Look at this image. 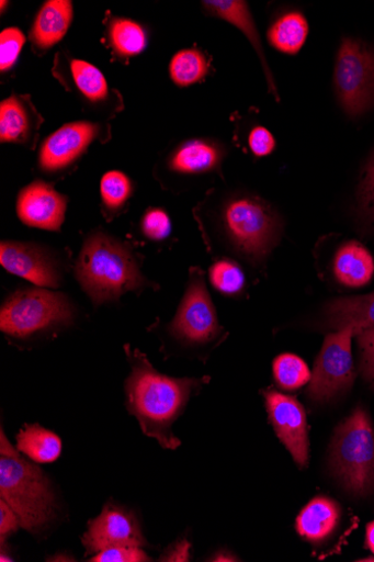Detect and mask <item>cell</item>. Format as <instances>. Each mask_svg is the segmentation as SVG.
Listing matches in <instances>:
<instances>
[{"label":"cell","mask_w":374,"mask_h":562,"mask_svg":"<svg viewBox=\"0 0 374 562\" xmlns=\"http://www.w3.org/2000/svg\"><path fill=\"white\" fill-rule=\"evenodd\" d=\"M132 372L125 381L126 406L147 437L166 449H177L181 441L172 431L192 394L204 379H174L160 374L139 349L125 345Z\"/></svg>","instance_id":"cell-1"},{"label":"cell","mask_w":374,"mask_h":562,"mask_svg":"<svg viewBox=\"0 0 374 562\" xmlns=\"http://www.w3.org/2000/svg\"><path fill=\"white\" fill-rule=\"evenodd\" d=\"M75 276L94 308L116 302L128 292H143L151 285L143 274L133 249L101 232L86 238Z\"/></svg>","instance_id":"cell-2"},{"label":"cell","mask_w":374,"mask_h":562,"mask_svg":"<svg viewBox=\"0 0 374 562\" xmlns=\"http://www.w3.org/2000/svg\"><path fill=\"white\" fill-rule=\"evenodd\" d=\"M76 310L61 292L24 288L11 293L0 310V330L19 341L56 336L75 324Z\"/></svg>","instance_id":"cell-3"},{"label":"cell","mask_w":374,"mask_h":562,"mask_svg":"<svg viewBox=\"0 0 374 562\" xmlns=\"http://www.w3.org/2000/svg\"><path fill=\"white\" fill-rule=\"evenodd\" d=\"M0 499L14 509L21 527L33 535L43 532L57 518L50 481L21 453L0 458Z\"/></svg>","instance_id":"cell-4"},{"label":"cell","mask_w":374,"mask_h":562,"mask_svg":"<svg viewBox=\"0 0 374 562\" xmlns=\"http://www.w3.org/2000/svg\"><path fill=\"white\" fill-rule=\"evenodd\" d=\"M332 473L340 485L354 497L374 491V427L362 406L336 430L331 450Z\"/></svg>","instance_id":"cell-5"},{"label":"cell","mask_w":374,"mask_h":562,"mask_svg":"<svg viewBox=\"0 0 374 562\" xmlns=\"http://www.w3.org/2000/svg\"><path fill=\"white\" fill-rule=\"evenodd\" d=\"M220 223L231 247L250 261L270 252L280 231L275 212L263 200L251 195L229 199L224 204Z\"/></svg>","instance_id":"cell-6"},{"label":"cell","mask_w":374,"mask_h":562,"mask_svg":"<svg viewBox=\"0 0 374 562\" xmlns=\"http://www.w3.org/2000/svg\"><path fill=\"white\" fill-rule=\"evenodd\" d=\"M335 87L340 106L351 117L374 108V48L361 40L344 38L340 45Z\"/></svg>","instance_id":"cell-7"},{"label":"cell","mask_w":374,"mask_h":562,"mask_svg":"<svg viewBox=\"0 0 374 562\" xmlns=\"http://www.w3.org/2000/svg\"><path fill=\"white\" fill-rule=\"evenodd\" d=\"M355 329L348 327L329 334L311 372L308 398L326 403L349 392L355 380L352 338Z\"/></svg>","instance_id":"cell-8"},{"label":"cell","mask_w":374,"mask_h":562,"mask_svg":"<svg viewBox=\"0 0 374 562\" xmlns=\"http://www.w3.org/2000/svg\"><path fill=\"white\" fill-rule=\"evenodd\" d=\"M168 330L188 346L207 345L224 333L200 270L191 271L186 292Z\"/></svg>","instance_id":"cell-9"},{"label":"cell","mask_w":374,"mask_h":562,"mask_svg":"<svg viewBox=\"0 0 374 562\" xmlns=\"http://www.w3.org/2000/svg\"><path fill=\"white\" fill-rule=\"evenodd\" d=\"M0 265L11 274L39 288L58 289L63 285L66 274L58 254L33 243L2 241Z\"/></svg>","instance_id":"cell-10"},{"label":"cell","mask_w":374,"mask_h":562,"mask_svg":"<svg viewBox=\"0 0 374 562\" xmlns=\"http://www.w3.org/2000/svg\"><path fill=\"white\" fill-rule=\"evenodd\" d=\"M82 536L86 557L121 547H148L140 524L131 508L114 502L104 504L99 517L90 520Z\"/></svg>","instance_id":"cell-11"},{"label":"cell","mask_w":374,"mask_h":562,"mask_svg":"<svg viewBox=\"0 0 374 562\" xmlns=\"http://www.w3.org/2000/svg\"><path fill=\"white\" fill-rule=\"evenodd\" d=\"M267 413L273 427L292 453L295 463L304 469L308 464V432L303 405L293 396L275 390L264 391Z\"/></svg>","instance_id":"cell-12"},{"label":"cell","mask_w":374,"mask_h":562,"mask_svg":"<svg viewBox=\"0 0 374 562\" xmlns=\"http://www.w3.org/2000/svg\"><path fill=\"white\" fill-rule=\"evenodd\" d=\"M68 199L50 184L34 181L18 196L16 211L29 227L58 232L65 223Z\"/></svg>","instance_id":"cell-13"},{"label":"cell","mask_w":374,"mask_h":562,"mask_svg":"<svg viewBox=\"0 0 374 562\" xmlns=\"http://www.w3.org/2000/svg\"><path fill=\"white\" fill-rule=\"evenodd\" d=\"M98 132V125L88 122L65 125L43 143L39 168L49 175L67 170L79 160Z\"/></svg>","instance_id":"cell-14"},{"label":"cell","mask_w":374,"mask_h":562,"mask_svg":"<svg viewBox=\"0 0 374 562\" xmlns=\"http://www.w3.org/2000/svg\"><path fill=\"white\" fill-rule=\"evenodd\" d=\"M340 519V505L329 497L317 496L303 508L296 529L307 541L322 542L337 530Z\"/></svg>","instance_id":"cell-15"},{"label":"cell","mask_w":374,"mask_h":562,"mask_svg":"<svg viewBox=\"0 0 374 562\" xmlns=\"http://www.w3.org/2000/svg\"><path fill=\"white\" fill-rule=\"evenodd\" d=\"M371 326H374V293L336 299L326 306L327 329L338 331L352 327L356 334Z\"/></svg>","instance_id":"cell-16"},{"label":"cell","mask_w":374,"mask_h":562,"mask_svg":"<svg viewBox=\"0 0 374 562\" xmlns=\"http://www.w3.org/2000/svg\"><path fill=\"white\" fill-rule=\"evenodd\" d=\"M73 18L72 3L68 0L46 2L36 16L31 40L41 49H47L60 42L67 34Z\"/></svg>","instance_id":"cell-17"},{"label":"cell","mask_w":374,"mask_h":562,"mask_svg":"<svg viewBox=\"0 0 374 562\" xmlns=\"http://www.w3.org/2000/svg\"><path fill=\"white\" fill-rule=\"evenodd\" d=\"M202 4L208 14L220 18L228 23L234 24L245 33L260 57L261 64L267 75V80H269L272 91L279 98L276 85L274 82L269 64L265 61L261 41L247 3L239 2V0H207V2H203Z\"/></svg>","instance_id":"cell-18"},{"label":"cell","mask_w":374,"mask_h":562,"mask_svg":"<svg viewBox=\"0 0 374 562\" xmlns=\"http://www.w3.org/2000/svg\"><path fill=\"white\" fill-rule=\"evenodd\" d=\"M337 280L349 288H362L374 276V260L371 252L359 241L343 244L335 258Z\"/></svg>","instance_id":"cell-19"},{"label":"cell","mask_w":374,"mask_h":562,"mask_svg":"<svg viewBox=\"0 0 374 562\" xmlns=\"http://www.w3.org/2000/svg\"><path fill=\"white\" fill-rule=\"evenodd\" d=\"M223 158L219 146L205 140H191L174 150L168 167L178 175H202L215 170Z\"/></svg>","instance_id":"cell-20"},{"label":"cell","mask_w":374,"mask_h":562,"mask_svg":"<svg viewBox=\"0 0 374 562\" xmlns=\"http://www.w3.org/2000/svg\"><path fill=\"white\" fill-rule=\"evenodd\" d=\"M16 448L38 464L55 463L63 453V440L37 424L25 425L16 436Z\"/></svg>","instance_id":"cell-21"},{"label":"cell","mask_w":374,"mask_h":562,"mask_svg":"<svg viewBox=\"0 0 374 562\" xmlns=\"http://www.w3.org/2000/svg\"><path fill=\"white\" fill-rule=\"evenodd\" d=\"M308 35V23L304 15L291 12L282 15L270 29L269 40L281 53L297 55Z\"/></svg>","instance_id":"cell-22"},{"label":"cell","mask_w":374,"mask_h":562,"mask_svg":"<svg viewBox=\"0 0 374 562\" xmlns=\"http://www.w3.org/2000/svg\"><path fill=\"white\" fill-rule=\"evenodd\" d=\"M32 119L24 101L16 95L0 104V139L3 143H24L32 132Z\"/></svg>","instance_id":"cell-23"},{"label":"cell","mask_w":374,"mask_h":562,"mask_svg":"<svg viewBox=\"0 0 374 562\" xmlns=\"http://www.w3.org/2000/svg\"><path fill=\"white\" fill-rule=\"evenodd\" d=\"M110 40L116 55L122 58L139 55L147 44L143 27L125 19H116L111 24Z\"/></svg>","instance_id":"cell-24"},{"label":"cell","mask_w":374,"mask_h":562,"mask_svg":"<svg viewBox=\"0 0 374 562\" xmlns=\"http://www.w3.org/2000/svg\"><path fill=\"white\" fill-rule=\"evenodd\" d=\"M69 70L75 87L91 102H100L109 97L110 89L101 71L89 63L71 60Z\"/></svg>","instance_id":"cell-25"},{"label":"cell","mask_w":374,"mask_h":562,"mask_svg":"<svg viewBox=\"0 0 374 562\" xmlns=\"http://www.w3.org/2000/svg\"><path fill=\"white\" fill-rule=\"evenodd\" d=\"M208 71V63L199 49H182L171 61L170 74L173 81L186 87L202 80Z\"/></svg>","instance_id":"cell-26"},{"label":"cell","mask_w":374,"mask_h":562,"mask_svg":"<svg viewBox=\"0 0 374 562\" xmlns=\"http://www.w3.org/2000/svg\"><path fill=\"white\" fill-rule=\"evenodd\" d=\"M100 191L104 211L115 215L133 195V184L125 173L112 171L103 176Z\"/></svg>","instance_id":"cell-27"},{"label":"cell","mask_w":374,"mask_h":562,"mask_svg":"<svg viewBox=\"0 0 374 562\" xmlns=\"http://www.w3.org/2000/svg\"><path fill=\"white\" fill-rule=\"evenodd\" d=\"M274 375L279 385L288 391L298 390L309 383L310 372L298 356L283 353L274 362Z\"/></svg>","instance_id":"cell-28"},{"label":"cell","mask_w":374,"mask_h":562,"mask_svg":"<svg viewBox=\"0 0 374 562\" xmlns=\"http://www.w3.org/2000/svg\"><path fill=\"white\" fill-rule=\"evenodd\" d=\"M356 214L367 232H374V155L367 162L356 192Z\"/></svg>","instance_id":"cell-29"},{"label":"cell","mask_w":374,"mask_h":562,"mask_svg":"<svg viewBox=\"0 0 374 562\" xmlns=\"http://www.w3.org/2000/svg\"><path fill=\"white\" fill-rule=\"evenodd\" d=\"M209 281L222 293L235 295L245 286L242 270L231 261H219L209 269Z\"/></svg>","instance_id":"cell-30"},{"label":"cell","mask_w":374,"mask_h":562,"mask_svg":"<svg viewBox=\"0 0 374 562\" xmlns=\"http://www.w3.org/2000/svg\"><path fill=\"white\" fill-rule=\"evenodd\" d=\"M360 349L359 371L362 379L374 389V326L355 334Z\"/></svg>","instance_id":"cell-31"},{"label":"cell","mask_w":374,"mask_h":562,"mask_svg":"<svg viewBox=\"0 0 374 562\" xmlns=\"http://www.w3.org/2000/svg\"><path fill=\"white\" fill-rule=\"evenodd\" d=\"M25 43L23 32L16 27L7 29L0 34V69L10 70L16 63Z\"/></svg>","instance_id":"cell-32"},{"label":"cell","mask_w":374,"mask_h":562,"mask_svg":"<svg viewBox=\"0 0 374 562\" xmlns=\"http://www.w3.org/2000/svg\"><path fill=\"white\" fill-rule=\"evenodd\" d=\"M140 227L143 234L155 241L168 238L172 231L171 220L163 210H148L141 220Z\"/></svg>","instance_id":"cell-33"},{"label":"cell","mask_w":374,"mask_h":562,"mask_svg":"<svg viewBox=\"0 0 374 562\" xmlns=\"http://www.w3.org/2000/svg\"><path fill=\"white\" fill-rule=\"evenodd\" d=\"M92 562H148L151 558L139 547H121L94 554Z\"/></svg>","instance_id":"cell-34"},{"label":"cell","mask_w":374,"mask_h":562,"mask_svg":"<svg viewBox=\"0 0 374 562\" xmlns=\"http://www.w3.org/2000/svg\"><path fill=\"white\" fill-rule=\"evenodd\" d=\"M249 146L256 157L262 158L272 155L276 142L269 130L258 126L249 135Z\"/></svg>","instance_id":"cell-35"},{"label":"cell","mask_w":374,"mask_h":562,"mask_svg":"<svg viewBox=\"0 0 374 562\" xmlns=\"http://www.w3.org/2000/svg\"><path fill=\"white\" fill-rule=\"evenodd\" d=\"M21 528V521L14 509L0 499V542L4 547L7 540Z\"/></svg>","instance_id":"cell-36"},{"label":"cell","mask_w":374,"mask_h":562,"mask_svg":"<svg viewBox=\"0 0 374 562\" xmlns=\"http://www.w3.org/2000/svg\"><path fill=\"white\" fill-rule=\"evenodd\" d=\"M188 559H189L188 541L177 544L173 549L168 551L162 557V561H188Z\"/></svg>","instance_id":"cell-37"},{"label":"cell","mask_w":374,"mask_h":562,"mask_svg":"<svg viewBox=\"0 0 374 562\" xmlns=\"http://www.w3.org/2000/svg\"><path fill=\"white\" fill-rule=\"evenodd\" d=\"M366 547L373 552L374 554V521L370 522L366 526V538H365Z\"/></svg>","instance_id":"cell-38"}]
</instances>
